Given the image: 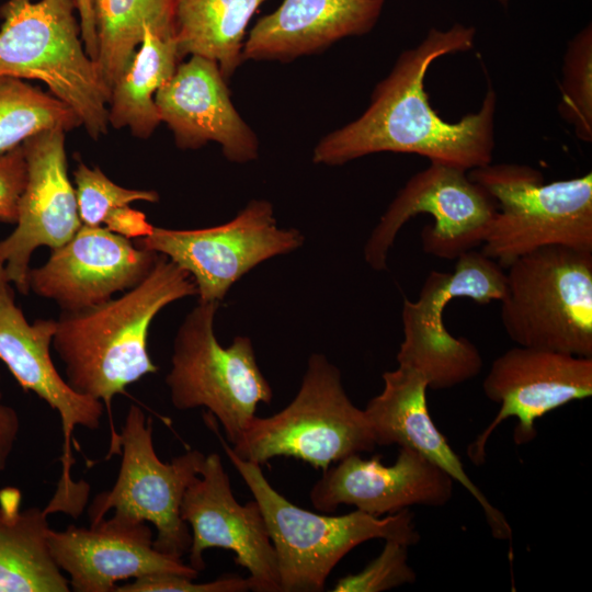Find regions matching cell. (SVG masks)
<instances>
[{
	"label": "cell",
	"instance_id": "obj_1",
	"mask_svg": "<svg viewBox=\"0 0 592 592\" xmlns=\"http://www.w3.org/2000/svg\"><path fill=\"white\" fill-rule=\"evenodd\" d=\"M476 30L462 23L431 29L405 50L373 91L364 113L325 136L315 147V163L338 166L383 151L415 153L430 162L465 171L492 162L497 95L491 86L480 109L457 122L443 119L424 89L426 71L437 58L474 47Z\"/></svg>",
	"mask_w": 592,
	"mask_h": 592
},
{
	"label": "cell",
	"instance_id": "obj_2",
	"mask_svg": "<svg viewBox=\"0 0 592 592\" xmlns=\"http://www.w3.org/2000/svg\"><path fill=\"white\" fill-rule=\"evenodd\" d=\"M193 295L197 287L191 275L159 253L150 273L123 296L62 312L52 344L69 386L102 401L112 421L113 397L158 371L148 353L152 319L170 303Z\"/></svg>",
	"mask_w": 592,
	"mask_h": 592
},
{
	"label": "cell",
	"instance_id": "obj_3",
	"mask_svg": "<svg viewBox=\"0 0 592 592\" xmlns=\"http://www.w3.org/2000/svg\"><path fill=\"white\" fill-rule=\"evenodd\" d=\"M204 421L260 506L276 555L281 592L325 590L337 563L369 539L407 546L419 543L420 533L409 509L380 517L356 509L342 515H325L295 505L272 487L261 465L232 452L210 412L204 413Z\"/></svg>",
	"mask_w": 592,
	"mask_h": 592
},
{
	"label": "cell",
	"instance_id": "obj_4",
	"mask_svg": "<svg viewBox=\"0 0 592 592\" xmlns=\"http://www.w3.org/2000/svg\"><path fill=\"white\" fill-rule=\"evenodd\" d=\"M76 0H7L0 8V76L44 82L92 138L106 134L110 92L87 54Z\"/></svg>",
	"mask_w": 592,
	"mask_h": 592
},
{
	"label": "cell",
	"instance_id": "obj_5",
	"mask_svg": "<svg viewBox=\"0 0 592 592\" xmlns=\"http://www.w3.org/2000/svg\"><path fill=\"white\" fill-rule=\"evenodd\" d=\"M467 173L497 203L481 252L503 269L548 246L592 252L591 172L545 182L530 166L491 162Z\"/></svg>",
	"mask_w": 592,
	"mask_h": 592
},
{
	"label": "cell",
	"instance_id": "obj_6",
	"mask_svg": "<svg viewBox=\"0 0 592 592\" xmlns=\"http://www.w3.org/2000/svg\"><path fill=\"white\" fill-rule=\"evenodd\" d=\"M230 447L261 466L293 457L325 470L350 455L372 452L376 443L364 410L346 395L339 368L312 354L295 398L270 417L255 415Z\"/></svg>",
	"mask_w": 592,
	"mask_h": 592
},
{
	"label": "cell",
	"instance_id": "obj_7",
	"mask_svg": "<svg viewBox=\"0 0 592 592\" xmlns=\"http://www.w3.org/2000/svg\"><path fill=\"white\" fill-rule=\"evenodd\" d=\"M501 321L521 346L592 357V252L548 246L508 267Z\"/></svg>",
	"mask_w": 592,
	"mask_h": 592
},
{
	"label": "cell",
	"instance_id": "obj_8",
	"mask_svg": "<svg viewBox=\"0 0 592 592\" xmlns=\"http://www.w3.org/2000/svg\"><path fill=\"white\" fill-rule=\"evenodd\" d=\"M218 305L198 300L186 316L174 339L166 383L175 409L205 407L234 445L255 417L258 405L271 403L273 391L249 338L236 337L228 348L217 341L214 317Z\"/></svg>",
	"mask_w": 592,
	"mask_h": 592
},
{
	"label": "cell",
	"instance_id": "obj_9",
	"mask_svg": "<svg viewBox=\"0 0 592 592\" xmlns=\"http://www.w3.org/2000/svg\"><path fill=\"white\" fill-rule=\"evenodd\" d=\"M505 287L503 267L476 249L459 255L453 272L431 271L418 298L403 299L398 365L421 373L433 390L452 388L478 376L483 366L479 350L467 338L449 333L444 311L456 298H470L479 305L500 301Z\"/></svg>",
	"mask_w": 592,
	"mask_h": 592
},
{
	"label": "cell",
	"instance_id": "obj_10",
	"mask_svg": "<svg viewBox=\"0 0 592 592\" xmlns=\"http://www.w3.org/2000/svg\"><path fill=\"white\" fill-rule=\"evenodd\" d=\"M122 455L117 479L111 490L98 494L89 510L90 525L114 509V515L151 523L153 547L181 558L189 553L192 535L180 513L186 488L200 475L205 454L190 449L163 463L152 440V420L132 405L118 434Z\"/></svg>",
	"mask_w": 592,
	"mask_h": 592
},
{
	"label": "cell",
	"instance_id": "obj_11",
	"mask_svg": "<svg viewBox=\"0 0 592 592\" xmlns=\"http://www.w3.org/2000/svg\"><path fill=\"white\" fill-rule=\"evenodd\" d=\"M468 171L443 163L412 175L392 200L364 247L374 270L387 267V255L400 228L419 214L433 224L421 231L422 250L441 259L456 260L482 246L497 213L493 197L468 177Z\"/></svg>",
	"mask_w": 592,
	"mask_h": 592
},
{
	"label": "cell",
	"instance_id": "obj_12",
	"mask_svg": "<svg viewBox=\"0 0 592 592\" xmlns=\"http://www.w3.org/2000/svg\"><path fill=\"white\" fill-rule=\"evenodd\" d=\"M303 241L298 230L277 227L269 202L253 200L224 225L192 230L153 227L135 243L185 270L197 287L198 300L219 303L255 265L297 249Z\"/></svg>",
	"mask_w": 592,
	"mask_h": 592
},
{
	"label": "cell",
	"instance_id": "obj_13",
	"mask_svg": "<svg viewBox=\"0 0 592 592\" xmlns=\"http://www.w3.org/2000/svg\"><path fill=\"white\" fill-rule=\"evenodd\" d=\"M10 284L0 262V360L25 391L34 392L58 412L64 435L62 475L48 505L55 512L78 515L88 492L70 477L72 434L77 426L96 430L104 405L77 392L60 376L50 356L56 321L39 319L30 325L14 301Z\"/></svg>",
	"mask_w": 592,
	"mask_h": 592
},
{
	"label": "cell",
	"instance_id": "obj_14",
	"mask_svg": "<svg viewBox=\"0 0 592 592\" xmlns=\"http://www.w3.org/2000/svg\"><path fill=\"white\" fill-rule=\"evenodd\" d=\"M482 389L500 409L468 446V457L476 465L485 463L489 436L505 419H516L513 440L526 444L536 437L538 419L591 397L592 357L517 345L492 362Z\"/></svg>",
	"mask_w": 592,
	"mask_h": 592
},
{
	"label": "cell",
	"instance_id": "obj_15",
	"mask_svg": "<svg viewBox=\"0 0 592 592\" xmlns=\"http://www.w3.org/2000/svg\"><path fill=\"white\" fill-rule=\"evenodd\" d=\"M180 513L192 535L189 565L193 569L205 568L206 549H228L248 571L252 591L281 592L276 555L260 506L255 500L244 505L237 501L218 454L205 455L200 475L184 492Z\"/></svg>",
	"mask_w": 592,
	"mask_h": 592
},
{
	"label": "cell",
	"instance_id": "obj_16",
	"mask_svg": "<svg viewBox=\"0 0 592 592\" xmlns=\"http://www.w3.org/2000/svg\"><path fill=\"white\" fill-rule=\"evenodd\" d=\"M22 148L27 181L19 202L16 227L0 241V262L8 280L26 295L33 251L41 246H62L82 223L68 178L65 130L53 128L34 134L22 143Z\"/></svg>",
	"mask_w": 592,
	"mask_h": 592
},
{
	"label": "cell",
	"instance_id": "obj_17",
	"mask_svg": "<svg viewBox=\"0 0 592 592\" xmlns=\"http://www.w3.org/2000/svg\"><path fill=\"white\" fill-rule=\"evenodd\" d=\"M158 255L107 228L82 224L69 241L52 249L44 265L29 270L27 285L62 312H75L139 284Z\"/></svg>",
	"mask_w": 592,
	"mask_h": 592
},
{
	"label": "cell",
	"instance_id": "obj_18",
	"mask_svg": "<svg viewBox=\"0 0 592 592\" xmlns=\"http://www.w3.org/2000/svg\"><path fill=\"white\" fill-rule=\"evenodd\" d=\"M52 555L69 576L77 592H113L116 582L153 573H177L196 578L198 571L181 558L153 547L147 522L113 515L90 527L70 525L48 532Z\"/></svg>",
	"mask_w": 592,
	"mask_h": 592
},
{
	"label": "cell",
	"instance_id": "obj_19",
	"mask_svg": "<svg viewBox=\"0 0 592 592\" xmlns=\"http://www.w3.org/2000/svg\"><path fill=\"white\" fill-rule=\"evenodd\" d=\"M453 483L445 471L419 453L400 447L391 465H384L380 455L342 458L323 470L309 497L321 512H333L345 504L382 516L413 505H445L453 496Z\"/></svg>",
	"mask_w": 592,
	"mask_h": 592
},
{
	"label": "cell",
	"instance_id": "obj_20",
	"mask_svg": "<svg viewBox=\"0 0 592 592\" xmlns=\"http://www.w3.org/2000/svg\"><path fill=\"white\" fill-rule=\"evenodd\" d=\"M383 382L380 394L363 409L376 446L398 445L419 453L471 494L494 538L511 539L512 528L506 517L469 478L459 456L434 424L428 408L429 387L424 376L411 367L398 365L383 374Z\"/></svg>",
	"mask_w": 592,
	"mask_h": 592
},
{
	"label": "cell",
	"instance_id": "obj_21",
	"mask_svg": "<svg viewBox=\"0 0 592 592\" xmlns=\"http://www.w3.org/2000/svg\"><path fill=\"white\" fill-rule=\"evenodd\" d=\"M155 103L179 147L197 148L216 141L232 162L257 158L258 139L232 105L225 77L214 60L192 55L178 65L156 92Z\"/></svg>",
	"mask_w": 592,
	"mask_h": 592
},
{
	"label": "cell",
	"instance_id": "obj_22",
	"mask_svg": "<svg viewBox=\"0 0 592 592\" xmlns=\"http://www.w3.org/2000/svg\"><path fill=\"white\" fill-rule=\"evenodd\" d=\"M384 0H283L253 26L242 60L288 61L369 32Z\"/></svg>",
	"mask_w": 592,
	"mask_h": 592
},
{
	"label": "cell",
	"instance_id": "obj_23",
	"mask_svg": "<svg viewBox=\"0 0 592 592\" xmlns=\"http://www.w3.org/2000/svg\"><path fill=\"white\" fill-rule=\"evenodd\" d=\"M21 491L0 490V592H68L49 545L47 513L21 510Z\"/></svg>",
	"mask_w": 592,
	"mask_h": 592
},
{
	"label": "cell",
	"instance_id": "obj_24",
	"mask_svg": "<svg viewBox=\"0 0 592 592\" xmlns=\"http://www.w3.org/2000/svg\"><path fill=\"white\" fill-rule=\"evenodd\" d=\"M266 0H173V36L180 58L214 60L226 78L242 61L248 23Z\"/></svg>",
	"mask_w": 592,
	"mask_h": 592
},
{
	"label": "cell",
	"instance_id": "obj_25",
	"mask_svg": "<svg viewBox=\"0 0 592 592\" xmlns=\"http://www.w3.org/2000/svg\"><path fill=\"white\" fill-rule=\"evenodd\" d=\"M180 59L174 37L160 36L147 26L140 45L111 90L109 125L128 127L136 137H149L161 122L156 92L172 77Z\"/></svg>",
	"mask_w": 592,
	"mask_h": 592
},
{
	"label": "cell",
	"instance_id": "obj_26",
	"mask_svg": "<svg viewBox=\"0 0 592 592\" xmlns=\"http://www.w3.org/2000/svg\"><path fill=\"white\" fill-rule=\"evenodd\" d=\"M94 21L95 62L110 94L147 26L160 36L174 37L173 0H94Z\"/></svg>",
	"mask_w": 592,
	"mask_h": 592
},
{
	"label": "cell",
	"instance_id": "obj_27",
	"mask_svg": "<svg viewBox=\"0 0 592 592\" xmlns=\"http://www.w3.org/2000/svg\"><path fill=\"white\" fill-rule=\"evenodd\" d=\"M81 126L64 102L22 79L0 76V153L46 129Z\"/></svg>",
	"mask_w": 592,
	"mask_h": 592
},
{
	"label": "cell",
	"instance_id": "obj_28",
	"mask_svg": "<svg viewBox=\"0 0 592 592\" xmlns=\"http://www.w3.org/2000/svg\"><path fill=\"white\" fill-rule=\"evenodd\" d=\"M558 111L572 125L577 137L592 140V30H581L563 56Z\"/></svg>",
	"mask_w": 592,
	"mask_h": 592
},
{
	"label": "cell",
	"instance_id": "obj_29",
	"mask_svg": "<svg viewBox=\"0 0 592 592\" xmlns=\"http://www.w3.org/2000/svg\"><path fill=\"white\" fill-rule=\"evenodd\" d=\"M78 213L83 225L106 228L135 201L157 202L155 191L125 189L115 184L99 168L79 163L75 173Z\"/></svg>",
	"mask_w": 592,
	"mask_h": 592
},
{
	"label": "cell",
	"instance_id": "obj_30",
	"mask_svg": "<svg viewBox=\"0 0 592 592\" xmlns=\"http://www.w3.org/2000/svg\"><path fill=\"white\" fill-rule=\"evenodd\" d=\"M379 555L361 571L340 578L334 592H380L413 583L414 570L408 563V547L395 540H385Z\"/></svg>",
	"mask_w": 592,
	"mask_h": 592
},
{
	"label": "cell",
	"instance_id": "obj_31",
	"mask_svg": "<svg viewBox=\"0 0 592 592\" xmlns=\"http://www.w3.org/2000/svg\"><path fill=\"white\" fill-rule=\"evenodd\" d=\"M194 578L177 573H153L133 582L115 585L113 592H246L251 583L240 576H224L218 579L195 583Z\"/></svg>",
	"mask_w": 592,
	"mask_h": 592
},
{
	"label": "cell",
	"instance_id": "obj_32",
	"mask_svg": "<svg viewBox=\"0 0 592 592\" xmlns=\"http://www.w3.org/2000/svg\"><path fill=\"white\" fill-rule=\"evenodd\" d=\"M27 181L22 144L0 153V221L16 224L19 202Z\"/></svg>",
	"mask_w": 592,
	"mask_h": 592
},
{
	"label": "cell",
	"instance_id": "obj_33",
	"mask_svg": "<svg viewBox=\"0 0 592 592\" xmlns=\"http://www.w3.org/2000/svg\"><path fill=\"white\" fill-rule=\"evenodd\" d=\"M19 431V415L12 407L2 403V394L0 391V471L7 468Z\"/></svg>",
	"mask_w": 592,
	"mask_h": 592
},
{
	"label": "cell",
	"instance_id": "obj_34",
	"mask_svg": "<svg viewBox=\"0 0 592 592\" xmlns=\"http://www.w3.org/2000/svg\"><path fill=\"white\" fill-rule=\"evenodd\" d=\"M80 16L81 39L89 57H98V38L94 21V0H76Z\"/></svg>",
	"mask_w": 592,
	"mask_h": 592
},
{
	"label": "cell",
	"instance_id": "obj_35",
	"mask_svg": "<svg viewBox=\"0 0 592 592\" xmlns=\"http://www.w3.org/2000/svg\"><path fill=\"white\" fill-rule=\"evenodd\" d=\"M497 1L500 2L502 5H506L510 0H497Z\"/></svg>",
	"mask_w": 592,
	"mask_h": 592
}]
</instances>
